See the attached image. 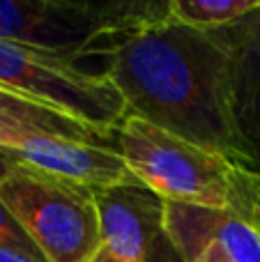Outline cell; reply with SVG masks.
<instances>
[{"mask_svg":"<svg viewBox=\"0 0 260 262\" xmlns=\"http://www.w3.org/2000/svg\"><path fill=\"white\" fill-rule=\"evenodd\" d=\"M230 69L219 32L166 16L120 41L104 76L120 92L127 115L247 168L233 122Z\"/></svg>","mask_w":260,"mask_h":262,"instance_id":"obj_1","label":"cell"},{"mask_svg":"<svg viewBox=\"0 0 260 262\" xmlns=\"http://www.w3.org/2000/svg\"><path fill=\"white\" fill-rule=\"evenodd\" d=\"M132 177L164 203L228 209L253 221L260 175L221 154L127 115L113 131Z\"/></svg>","mask_w":260,"mask_h":262,"instance_id":"obj_2","label":"cell"},{"mask_svg":"<svg viewBox=\"0 0 260 262\" xmlns=\"http://www.w3.org/2000/svg\"><path fill=\"white\" fill-rule=\"evenodd\" d=\"M168 16V3L0 0V37L32 51L78 60L106 55L136 30Z\"/></svg>","mask_w":260,"mask_h":262,"instance_id":"obj_3","label":"cell"},{"mask_svg":"<svg viewBox=\"0 0 260 262\" xmlns=\"http://www.w3.org/2000/svg\"><path fill=\"white\" fill-rule=\"evenodd\" d=\"M0 203L46 262H90L101 246L95 191L85 186L18 166L0 182Z\"/></svg>","mask_w":260,"mask_h":262,"instance_id":"obj_4","label":"cell"},{"mask_svg":"<svg viewBox=\"0 0 260 262\" xmlns=\"http://www.w3.org/2000/svg\"><path fill=\"white\" fill-rule=\"evenodd\" d=\"M0 88L81 120L106 140L127 118L120 92L104 74L0 37Z\"/></svg>","mask_w":260,"mask_h":262,"instance_id":"obj_5","label":"cell"},{"mask_svg":"<svg viewBox=\"0 0 260 262\" xmlns=\"http://www.w3.org/2000/svg\"><path fill=\"white\" fill-rule=\"evenodd\" d=\"M101 244L122 262H184L166 228L164 200L127 182L95 191Z\"/></svg>","mask_w":260,"mask_h":262,"instance_id":"obj_6","label":"cell"},{"mask_svg":"<svg viewBox=\"0 0 260 262\" xmlns=\"http://www.w3.org/2000/svg\"><path fill=\"white\" fill-rule=\"evenodd\" d=\"M14 152L23 166L49 172L58 180L85 186L90 191L136 182L120 152L106 143L37 136L26 140L21 147H14Z\"/></svg>","mask_w":260,"mask_h":262,"instance_id":"obj_7","label":"cell"},{"mask_svg":"<svg viewBox=\"0 0 260 262\" xmlns=\"http://www.w3.org/2000/svg\"><path fill=\"white\" fill-rule=\"evenodd\" d=\"M216 32L230 51V106L244 161L260 175V5Z\"/></svg>","mask_w":260,"mask_h":262,"instance_id":"obj_8","label":"cell"},{"mask_svg":"<svg viewBox=\"0 0 260 262\" xmlns=\"http://www.w3.org/2000/svg\"><path fill=\"white\" fill-rule=\"evenodd\" d=\"M166 228L175 246L210 242L224 249L235 262H260V230L253 221L228 209L164 203Z\"/></svg>","mask_w":260,"mask_h":262,"instance_id":"obj_9","label":"cell"},{"mask_svg":"<svg viewBox=\"0 0 260 262\" xmlns=\"http://www.w3.org/2000/svg\"><path fill=\"white\" fill-rule=\"evenodd\" d=\"M37 136L76 138L111 145L104 136L83 124L81 120L0 88V145L14 149Z\"/></svg>","mask_w":260,"mask_h":262,"instance_id":"obj_10","label":"cell"},{"mask_svg":"<svg viewBox=\"0 0 260 262\" xmlns=\"http://www.w3.org/2000/svg\"><path fill=\"white\" fill-rule=\"evenodd\" d=\"M260 0H170L168 16L196 30H219L247 16Z\"/></svg>","mask_w":260,"mask_h":262,"instance_id":"obj_11","label":"cell"},{"mask_svg":"<svg viewBox=\"0 0 260 262\" xmlns=\"http://www.w3.org/2000/svg\"><path fill=\"white\" fill-rule=\"evenodd\" d=\"M0 246L21 251V253H28L37 260H44L39 249L30 242V237L23 232V228L18 226V221L12 216V212H9L3 203H0Z\"/></svg>","mask_w":260,"mask_h":262,"instance_id":"obj_12","label":"cell"},{"mask_svg":"<svg viewBox=\"0 0 260 262\" xmlns=\"http://www.w3.org/2000/svg\"><path fill=\"white\" fill-rule=\"evenodd\" d=\"M178 251L184 262H235L224 249H219L216 244H210V242L182 244V246H178Z\"/></svg>","mask_w":260,"mask_h":262,"instance_id":"obj_13","label":"cell"},{"mask_svg":"<svg viewBox=\"0 0 260 262\" xmlns=\"http://www.w3.org/2000/svg\"><path fill=\"white\" fill-rule=\"evenodd\" d=\"M18 166H23V163H21V159L16 157V152H14L12 147H3V145H0V182L7 175H12Z\"/></svg>","mask_w":260,"mask_h":262,"instance_id":"obj_14","label":"cell"},{"mask_svg":"<svg viewBox=\"0 0 260 262\" xmlns=\"http://www.w3.org/2000/svg\"><path fill=\"white\" fill-rule=\"evenodd\" d=\"M0 262H46V260H37V258H32V255H28V253H21V251L0 246Z\"/></svg>","mask_w":260,"mask_h":262,"instance_id":"obj_15","label":"cell"},{"mask_svg":"<svg viewBox=\"0 0 260 262\" xmlns=\"http://www.w3.org/2000/svg\"><path fill=\"white\" fill-rule=\"evenodd\" d=\"M90 262H122V260H120L118 255H113L104 244H101L99 249H97V253L90 258Z\"/></svg>","mask_w":260,"mask_h":262,"instance_id":"obj_16","label":"cell"},{"mask_svg":"<svg viewBox=\"0 0 260 262\" xmlns=\"http://www.w3.org/2000/svg\"><path fill=\"white\" fill-rule=\"evenodd\" d=\"M253 223L260 226V203H258V207H256V214H253Z\"/></svg>","mask_w":260,"mask_h":262,"instance_id":"obj_17","label":"cell"},{"mask_svg":"<svg viewBox=\"0 0 260 262\" xmlns=\"http://www.w3.org/2000/svg\"><path fill=\"white\" fill-rule=\"evenodd\" d=\"M258 230H260V226H258Z\"/></svg>","mask_w":260,"mask_h":262,"instance_id":"obj_18","label":"cell"}]
</instances>
